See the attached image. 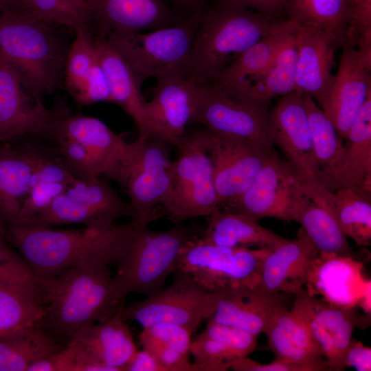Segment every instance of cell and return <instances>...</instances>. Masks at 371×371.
Listing matches in <instances>:
<instances>
[{
    "label": "cell",
    "instance_id": "6da1fadb",
    "mask_svg": "<svg viewBox=\"0 0 371 371\" xmlns=\"http://www.w3.org/2000/svg\"><path fill=\"white\" fill-rule=\"evenodd\" d=\"M159 218H137L103 229H55L14 223L6 225L4 232L8 243L19 251L36 277L52 278L75 267L116 265L149 223Z\"/></svg>",
    "mask_w": 371,
    "mask_h": 371
},
{
    "label": "cell",
    "instance_id": "7a4b0ae2",
    "mask_svg": "<svg viewBox=\"0 0 371 371\" xmlns=\"http://www.w3.org/2000/svg\"><path fill=\"white\" fill-rule=\"evenodd\" d=\"M47 335L65 347L84 326L106 321L124 306L107 265L70 268L52 278H37Z\"/></svg>",
    "mask_w": 371,
    "mask_h": 371
},
{
    "label": "cell",
    "instance_id": "3957f363",
    "mask_svg": "<svg viewBox=\"0 0 371 371\" xmlns=\"http://www.w3.org/2000/svg\"><path fill=\"white\" fill-rule=\"evenodd\" d=\"M286 21L273 19L229 0H211L193 41L187 78L211 82L225 67Z\"/></svg>",
    "mask_w": 371,
    "mask_h": 371
},
{
    "label": "cell",
    "instance_id": "277c9868",
    "mask_svg": "<svg viewBox=\"0 0 371 371\" xmlns=\"http://www.w3.org/2000/svg\"><path fill=\"white\" fill-rule=\"evenodd\" d=\"M50 24L13 10L0 11V54L40 98L61 82L69 47Z\"/></svg>",
    "mask_w": 371,
    "mask_h": 371
},
{
    "label": "cell",
    "instance_id": "5b68a950",
    "mask_svg": "<svg viewBox=\"0 0 371 371\" xmlns=\"http://www.w3.org/2000/svg\"><path fill=\"white\" fill-rule=\"evenodd\" d=\"M203 12L169 27L135 33L113 32L106 38L140 85L151 77L187 78L193 41Z\"/></svg>",
    "mask_w": 371,
    "mask_h": 371
},
{
    "label": "cell",
    "instance_id": "8992f818",
    "mask_svg": "<svg viewBox=\"0 0 371 371\" xmlns=\"http://www.w3.org/2000/svg\"><path fill=\"white\" fill-rule=\"evenodd\" d=\"M199 234V229L183 223L162 232L146 228L116 265L113 281L119 295L125 300L131 293L148 296L161 290L177 268L182 249Z\"/></svg>",
    "mask_w": 371,
    "mask_h": 371
},
{
    "label": "cell",
    "instance_id": "52a82bcc",
    "mask_svg": "<svg viewBox=\"0 0 371 371\" xmlns=\"http://www.w3.org/2000/svg\"><path fill=\"white\" fill-rule=\"evenodd\" d=\"M177 148L180 153L168 168L170 189L163 207L175 224L210 216L219 209L206 128L185 133Z\"/></svg>",
    "mask_w": 371,
    "mask_h": 371
},
{
    "label": "cell",
    "instance_id": "ba28073f",
    "mask_svg": "<svg viewBox=\"0 0 371 371\" xmlns=\"http://www.w3.org/2000/svg\"><path fill=\"white\" fill-rule=\"evenodd\" d=\"M169 143L157 138L124 141L114 180L130 199L135 218L161 216L170 189Z\"/></svg>",
    "mask_w": 371,
    "mask_h": 371
},
{
    "label": "cell",
    "instance_id": "9c48e42d",
    "mask_svg": "<svg viewBox=\"0 0 371 371\" xmlns=\"http://www.w3.org/2000/svg\"><path fill=\"white\" fill-rule=\"evenodd\" d=\"M171 284L159 291L135 302L120 311L124 321L133 320L143 328L169 323L187 328L194 333L214 310L220 291H210L188 273L177 268Z\"/></svg>",
    "mask_w": 371,
    "mask_h": 371
},
{
    "label": "cell",
    "instance_id": "30bf717a",
    "mask_svg": "<svg viewBox=\"0 0 371 371\" xmlns=\"http://www.w3.org/2000/svg\"><path fill=\"white\" fill-rule=\"evenodd\" d=\"M269 104L229 94L209 83L201 84L192 122L216 135L271 152L274 144L268 120Z\"/></svg>",
    "mask_w": 371,
    "mask_h": 371
},
{
    "label": "cell",
    "instance_id": "8fae6325",
    "mask_svg": "<svg viewBox=\"0 0 371 371\" xmlns=\"http://www.w3.org/2000/svg\"><path fill=\"white\" fill-rule=\"evenodd\" d=\"M271 251L218 246L196 237L182 249L177 268L210 291L255 286L262 262Z\"/></svg>",
    "mask_w": 371,
    "mask_h": 371
},
{
    "label": "cell",
    "instance_id": "7c38bea8",
    "mask_svg": "<svg viewBox=\"0 0 371 371\" xmlns=\"http://www.w3.org/2000/svg\"><path fill=\"white\" fill-rule=\"evenodd\" d=\"M293 166L271 153L249 189L226 212L247 215L256 221L275 218L297 221L306 192Z\"/></svg>",
    "mask_w": 371,
    "mask_h": 371
},
{
    "label": "cell",
    "instance_id": "4fadbf2b",
    "mask_svg": "<svg viewBox=\"0 0 371 371\" xmlns=\"http://www.w3.org/2000/svg\"><path fill=\"white\" fill-rule=\"evenodd\" d=\"M206 130L218 208L226 210L249 189L273 151Z\"/></svg>",
    "mask_w": 371,
    "mask_h": 371
},
{
    "label": "cell",
    "instance_id": "5bb4252c",
    "mask_svg": "<svg viewBox=\"0 0 371 371\" xmlns=\"http://www.w3.org/2000/svg\"><path fill=\"white\" fill-rule=\"evenodd\" d=\"M166 0H87L83 23L93 37L152 31L181 22Z\"/></svg>",
    "mask_w": 371,
    "mask_h": 371
},
{
    "label": "cell",
    "instance_id": "9a60e30c",
    "mask_svg": "<svg viewBox=\"0 0 371 371\" xmlns=\"http://www.w3.org/2000/svg\"><path fill=\"white\" fill-rule=\"evenodd\" d=\"M295 295L291 311L308 327L328 370H344V353L360 317L352 307L324 301L305 289Z\"/></svg>",
    "mask_w": 371,
    "mask_h": 371
},
{
    "label": "cell",
    "instance_id": "2e32d148",
    "mask_svg": "<svg viewBox=\"0 0 371 371\" xmlns=\"http://www.w3.org/2000/svg\"><path fill=\"white\" fill-rule=\"evenodd\" d=\"M332 86L318 104L341 137L348 131L371 92V48L345 43Z\"/></svg>",
    "mask_w": 371,
    "mask_h": 371
},
{
    "label": "cell",
    "instance_id": "e0dca14e",
    "mask_svg": "<svg viewBox=\"0 0 371 371\" xmlns=\"http://www.w3.org/2000/svg\"><path fill=\"white\" fill-rule=\"evenodd\" d=\"M120 311L106 321L82 327L71 340L76 346L75 371H126L137 348Z\"/></svg>",
    "mask_w": 371,
    "mask_h": 371
},
{
    "label": "cell",
    "instance_id": "ac0fdd59",
    "mask_svg": "<svg viewBox=\"0 0 371 371\" xmlns=\"http://www.w3.org/2000/svg\"><path fill=\"white\" fill-rule=\"evenodd\" d=\"M51 115L0 54V143L26 135L45 137Z\"/></svg>",
    "mask_w": 371,
    "mask_h": 371
},
{
    "label": "cell",
    "instance_id": "d6986e66",
    "mask_svg": "<svg viewBox=\"0 0 371 371\" xmlns=\"http://www.w3.org/2000/svg\"><path fill=\"white\" fill-rule=\"evenodd\" d=\"M273 144L283 152L303 181L317 179V166L304 95H282L269 112Z\"/></svg>",
    "mask_w": 371,
    "mask_h": 371
},
{
    "label": "cell",
    "instance_id": "ffe728a7",
    "mask_svg": "<svg viewBox=\"0 0 371 371\" xmlns=\"http://www.w3.org/2000/svg\"><path fill=\"white\" fill-rule=\"evenodd\" d=\"M295 91L319 104L328 93L335 74V50L342 47L334 34L315 27L298 25Z\"/></svg>",
    "mask_w": 371,
    "mask_h": 371
},
{
    "label": "cell",
    "instance_id": "44dd1931",
    "mask_svg": "<svg viewBox=\"0 0 371 371\" xmlns=\"http://www.w3.org/2000/svg\"><path fill=\"white\" fill-rule=\"evenodd\" d=\"M201 94V85L186 77L157 80L153 97L146 102L149 120L159 138L178 147L192 122Z\"/></svg>",
    "mask_w": 371,
    "mask_h": 371
},
{
    "label": "cell",
    "instance_id": "7402d4cb",
    "mask_svg": "<svg viewBox=\"0 0 371 371\" xmlns=\"http://www.w3.org/2000/svg\"><path fill=\"white\" fill-rule=\"evenodd\" d=\"M319 253L303 229L293 240L271 250L262 262L255 287L270 293L297 294L309 283Z\"/></svg>",
    "mask_w": 371,
    "mask_h": 371
},
{
    "label": "cell",
    "instance_id": "603a6c76",
    "mask_svg": "<svg viewBox=\"0 0 371 371\" xmlns=\"http://www.w3.org/2000/svg\"><path fill=\"white\" fill-rule=\"evenodd\" d=\"M52 111L44 137H65L81 144L99 164L102 175L114 179L124 140L100 120L71 113L67 109Z\"/></svg>",
    "mask_w": 371,
    "mask_h": 371
},
{
    "label": "cell",
    "instance_id": "cb8c5ba5",
    "mask_svg": "<svg viewBox=\"0 0 371 371\" xmlns=\"http://www.w3.org/2000/svg\"><path fill=\"white\" fill-rule=\"evenodd\" d=\"M98 59L105 74L112 102L118 104L135 122L139 138H159L146 110L141 85L134 74L106 38L93 37Z\"/></svg>",
    "mask_w": 371,
    "mask_h": 371
},
{
    "label": "cell",
    "instance_id": "d4e9b609",
    "mask_svg": "<svg viewBox=\"0 0 371 371\" xmlns=\"http://www.w3.org/2000/svg\"><path fill=\"white\" fill-rule=\"evenodd\" d=\"M263 333L275 359L307 366L314 371L328 370L323 354L308 327L282 304L273 311Z\"/></svg>",
    "mask_w": 371,
    "mask_h": 371
},
{
    "label": "cell",
    "instance_id": "484cf974",
    "mask_svg": "<svg viewBox=\"0 0 371 371\" xmlns=\"http://www.w3.org/2000/svg\"><path fill=\"white\" fill-rule=\"evenodd\" d=\"M280 304L279 293L270 294L252 285H240L220 291L207 322L233 326L258 337Z\"/></svg>",
    "mask_w": 371,
    "mask_h": 371
},
{
    "label": "cell",
    "instance_id": "4316f807",
    "mask_svg": "<svg viewBox=\"0 0 371 371\" xmlns=\"http://www.w3.org/2000/svg\"><path fill=\"white\" fill-rule=\"evenodd\" d=\"M257 339L237 328L207 322L205 330L192 341V363L196 371H225L256 348Z\"/></svg>",
    "mask_w": 371,
    "mask_h": 371
},
{
    "label": "cell",
    "instance_id": "83f0119b",
    "mask_svg": "<svg viewBox=\"0 0 371 371\" xmlns=\"http://www.w3.org/2000/svg\"><path fill=\"white\" fill-rule=\"evenodd\" d=\"M40 152L0 143V223L17 221L30 188Z\"/></svg>",
    "mask_w": 371,
    "mask_h": 371
},
{
    "label": "cell",
    "instance_id": "f1b7e54d",
    "mask_svg": "<svg viewBox=\"0 0 371 371\" xmlns=\"http://www.w3.org/2000/svg\"><path fill=\"white\" fill-rule=\"evenodd\" d=\"M306 198L297 222L315 246L321 258L350 257L347 237L321 196L317 179L304 183Z\"/></svg>",
    "mask_w": 371,
    "mask_h": 371
},
{
    "label": "cell",
    "instance_id": "f546056e",
    "mask_svg": "<svg viewBox=\"0 0 371 371\" xmlns=\"http://www.w3.org/2000/svg\"><path fill=\"white\" fill-rule=\"evenodd\" d=\"M209 217L208 225L200 238L210 244L232 248L258 247L273 250L288 240L240 213L218 209Z\"/></svg>",
    "mask_w": 371,
    "mask_h": 371
},
{
    "label": "cell",
    "instance_id": "4dcf8cb0",
    "mask_svg": "<svg viewBox=\"0 0 371 371\" xmlns=\"http://www.w3.org/2000/svg\"><path fill=\"white\" fill-rule=\"evenodd\" d=\"M297 27L296 23L287 19L280 30L248 48L208 83L225 93L234 94L271 65L288 36Z\"/></svg>",
    "mask_w": 371,
    "mask_h": 371
},
{
    "label": "cell",
    "instance_id": "1f68e13d",
    "mask_svg": "<svg viewBox=\"0 0 371 371\" xmlns=\"http://www.w3.org/2000/svg\"><path fill=\"white\" fill-rule=\"evenodd\" d=\"M304 99L317 166V179L333 191L340 187L343 138L317 103L307 95H304Z\"/></svg>",
    "mask_w": 371,
    "mask_h": 371
},
{
    "label": "cell",
    "instance_id": "d6a6232c",
    "mask_svg": "<svg viewBox=\"0 0 371 371\" xmlns=\"http://www.w3.org/2000/svg\"><path fill=\"white\" fill-rule=\"evenodd\" d=\"M318 190L346 237L360 247L371 244V190L341 187L326 189L317 180Z\"/></svg>",
    "mask_w": 371,
    "mask_h": 371
},
{
    "label": "cell",
    "instance_id": "836d02e7",
    "mask_svg": "<svg viewBox=\"0 0 371 371\" xmlns=\"http://www.w3.org/2000/svg\"><path fill=\"white\" fill-rule=\"evenodd\" d=\"M345 140L339 188L371 190V92Z\"/></svg>",
    "mask_w": 371,
    "mask_h": 371
},
{
    "label": "cell",
    "instance_id": "e575fe53",
    "mask_svg": "<svg viewBox=\"0 0 371 371\" xmlns=\"http://www.w3.org/2000/svg\"><path fill=\"white\" fill-rule=\"evenodd\" d=\"M297 29V27L288 36L271 65L260 75L232 95L269 102L276 96H282L295 91Z\"/></svg>",
    "mask_w": 371,
    "mask_h": 371
},
{
    "label": "cell",
    "instance_id": "d590c367",
    "mask_svg": "<svg viewBox=\"0 0 371 371\" xmlns=\"http://www.w3.org/2000/svg\"><path fill=\"white\" fill-rule=\"evenodd\" d=\"M193 334L190 329L179 325L159 323L144 327L139 341L163 371H196L189 361Z\"/></svg>",
    "mask_w": 371,
    "mask_h": 371
},
{
    "label": "cell",
    "instance_id": "8d00e7d4",
    "mask_svg": "<svg viewBox=\"0 0 371 371\" xmlns=\"http://www.w3.org/2000/svg\"><path fill=\"white\" fill-rule=\"evenodd\" d=\"M64 347L36 322L0 337V371H27L36 361Z\"/></svg>",
    "mask_w": 371,
    "mask_h": 371
},
{
    "label": "cell",
    "instance_id": "74e56055",
    "mask_svg": "<svg viewBox=\"0 0 371 371\" xmlns=\"http://www.w3.org/2000/svg\"><path fill=\"white\" fill-rule=\"evenodd\" d=\"M42 315L41 295L37 283H0V337L39 322Z\"/></svg>",
    "mask_w": 371,
    "mask_h": 371
},
{
    "label": "cell",
    "instance_id": "f35d334b",
    "mask_svg": "<svg viewBox=\"0 0 371 371\" xmlns=\"http://www.w3.org/2000/svg\"><path fill=\"white\" fill-rule=\"evenodd\" d=\"M284 13L297 25L334 34L343 45L348 21V0H285Z\"/></svg>",
    "mask_w": 371,
    "mask_h": 371
},
{
    "label": "cell",
    "instance_id": "ab89813d",
    "mask_svg": "<svg viewBox=\"0 0 371 371\" xmlns=\"http://www.w3.org/2000/svg\"><path fill=\"white\" fill-rule=\"evenodd\" d=\"M76 36L69 46L65 67V81L74 97L82 87L97 56L94 39L84 23L74 28Z\"/></svg>",
    "mask_w": 371,
    "mask_h": 371
},
{
    "label": "cell",
    "instance_id": "60d3db41",
    "mask_svg": "<svg viewBox=\"0 0 371 371\" xmlns=\"http://www.w3.org/2000/svg\"><path fill=\"white\" fill-rule=\"evenodd\" d=\"M11 10L74 29L83 22V14L73 0H12Z\"/></svg>",
    "mask_w": 371,
    "mask_h": 371
},
{
    "label": "cell",
    "instance_id": "b9f144b4",
    "mask_svg": "<svg viewBox=\"0 0 371 371\" xmlns=\"http://www.w3.org/2000/svg\"><path fill=\"white\" fill-rule=\"evenodd\" d=\"M0 283L15 284L37 283L34 273L23 258L8 245L5 232H0Z\"/></svg>",
    "mask_w": 371,
    "mask_h": 371
},
{
    "label": "cell",
    "instance_id": "7bdbcfd3",
    "mask_svg": "<svg viewBox=\"0 0 371 371\" xmlns=\"http://www.w3.org/2000/svg\"><path fill=\"white\" fill-rule=\"evenodd\" d=\"M69 183L41 182L32 185L21 207L19 218L14 223H24L30 221L62 194Z\"/></svg>",
    "mask_w": 371,
    "mask_h": 371
},
{
    "label": "cell",
    "instance_id": "ee69618b",
    "mask_svg": "<svg viewBox=\"0 0 371 371\" xmlns=\"http://www.w3.org/2000/svg\"><path fill=\"white\" fill-rule=\"evenodd\" d=\"M73 98L76 102L82 105L112 102L108 82L98 57L82 87Z\"/></svg>",
    "mask_w": 371,
    "mask_h": 371
},
{
    "label": "cell",
    "instance_id": "f6af8a7d",
    "mask_svg": "<svg viewBox=\"0 0 371 371\" xmlns=\"http://www.w3.org/2000/svg\"><path fill=\"white\" fill-rule=\"evenodd\" d=\"M76 346L71 341L60 350L33 363L27 371H75Z\"/></svg>",
    "mask_w": 371,
    "mask_h": 371
},
{
    "label": "cell",
    "instance_id": "bcb514c9",
    "mask_svg": "<svg viewBox=\"0 0 371 371\" xmlns=\"http://www.w3.org/2000/svg\"><path fill=\"white\" fill-rule=\"evenodd\" d=\"M236 371H314L311 367L289 363L275 359L267 364H261L243 357L235 361L231 368Z\"/></svg>",
    "mask_w": 371,
    "mask_h": 371
},
{
    "label": "cell",
    "instance_id": "7dc6e473",
    "mask_svg": "<svg viewBox=\"0 0 371 371\" xmlns=\"http://www.w3.org/2000/svg\"><path fill=\"white\" fill-rule=\"evenodd\" d=\"M344 366L353 367L358 371L371 370V348L352 339L344 356Z\"/></svg>",
    "mask_w": 371,
    "mask_h": 371
},
{
    "label": "cell",
    "instance_id": "c3c4849f",
    "mask_svg": "<svg viewBox=\"0 0 371 371\" xmlns=\"http://www.w3.org/2000/svg\"><path fill=\"white\" fill-rule=\"evenodd\" d=\"M229 1L273 19H278L285 10V0Z\"/></svg>",
    "mask_w": 371,
    "mask_h": 371
},
{
    "label": "cell",
    "instance_id": "681fc988",
    "mask_svg": "<svg viewBox=\"0 0 371 371\" xmlns=\"http://www.w3.org/2000/svg\"><path fill=\"white\" fill-rule=\"evenodd\" d=\"M211 0H170V4L181 19L203 13Z\"/></svg>",
    "mask_w": 371,
    "mask_h": 371
},
{
    "label": "cell",
    "instance_id": "f907efd6",
    "mask_svg": "<svg viewBox=\"0 0 371 371\" xmlns=\"http://www.w3.org/2000/svg\"><path fill=\"white\" fill-rule=\"evenodd\" d=\"M126 371H163V368L148 352L143 349L137 350Z\"/></svg>",
    "mask_w": 371,
    "mask_h": 371
},
{
    "label": "cell",
    "instance_id": "816d5d0a",
    "mask_svg": "<svg viewBox=\"0 0 371 371\" xmlns=\"http://www.w3.org/2000/svg\"><path fill=\"white\" fill-rule=\"evenodd\" d=\"M348 15L365 8L371 7V0H348Z\"/></svg>",
    "mask_w": 371,
    "mask_h": 371
},
{
    "label": "cell",
    "instance_id": "f5cc1de1",
    "mask_svg": "<svg viewBox=\"0 0 371 371\" xmlns=\"http://www.w3.org/2000/svg\"><path fill=\"white\" fill-rule=\"evenodd\" d=\"M12 10V0H0V11Z\"/></svg>",
    "mask_w": 371,
    "mask_h": 371
},
{
    "label": "cell",
    "instance_id": "db71d44e",
    "mask_svg": "<svg viewBox=\"0 0 371 371\" xmlns=\"http://www.w3.org/2000/svg\"><path fill=\"white\" fill-rule=\"evenodd\" d=\"M76 5L80 9L82 14L84 13L87 0H73Z\"/></svg>",
    "mask_w": 371,
    "mask_h": 371
},
{
    "label": "cell",
    "instance_id": "11a10c76",
    "mask_svg": "<svg viewBox=\"0 0 371 371\" xmlns=\"http://www.w3.org/2000/svg\"><path fill=\"white\" fill-rule=\"evenodd\" d=\"M5 230V225L0 223V232H3Z\"/></svg>",
    "mask_w": 371,
    "mask_h": 371
}]
</instances>
